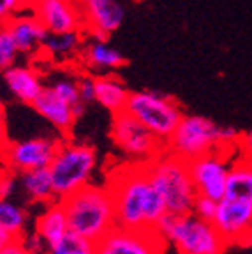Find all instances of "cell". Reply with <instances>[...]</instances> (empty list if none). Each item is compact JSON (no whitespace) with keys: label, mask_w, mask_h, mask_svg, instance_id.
Masks as SVG:
<instances>
[{"label":"cell","mask_w":252,"mask_h":254,"mask_svg":"<svg viewBox=\"0 0 252 254\" xmlns=\"http://www.w3.org/2000/svg\"><path fill=\"white\" fill-rule=\"evenodd\" d=\"M111 190L117 226L126 230H152L164 217L166 205L150 180L145 164H136L115 173Z\"/></svg>","instance_id":"6da1fadb"},{"label":"cell","mask_w":252,"mask_h":254,"mask_svg":"<svg viewBox=\"0 0 252 254\" xmlns=\"http://www.w3.org/2000/svg\"><path fill=\"white\" fill-rule=\"evenodd\" d=\"M59 201L65 210L69 230L92 242H99L117 228L113 194L108 187L87 184Z\"/></svg>","instance_id":"7a4b0ae2"},{"label":"cell","mask_w":252,"mask_h":254,"mask_svg":"<svg viewBox=\"0 0 252 254\" xmlns=\"http://www.w3.org/2000/svg\"><path fill=\"white\" fill-rule=\"evenodd\" d=\"M150 180L159 190L171 215L190 214L196 203L197 192L189 171V161L164 150L145 163Z\"/></svg>","instance_id":"3957f363"},{"label":"cell","mask_w":252,"mask_h":254,"mask_svg":"<svg viewBox=\"0 0 252 254\" xmlns=\"http://www.w3.org/2000/svg\"><path fill=\"white\" fill-rule=\"evenodd\" d=\"M157 230L166 242L171 244L178 254H224L226 240L217 231L212 221L190 214H166L159 221Z\"/></svg>","instance_id":"277c9868"},{"label":"cell","mask_w":252,"mask_h":254,"mask_svg":"<svg viewBox=\"0 0 252 254\" xmlns=\"http://www.w3.org/2000/svg\"><path fill=\"white\" fill-rule=\"evenodd\" d=\"M95 164L97 155L90 145L62 139L55 157L48 166L57 199L65 198L90 184Z\"/></svg>","instance_id":"5b68a950"},{"label":"cell","mask_w":252,"mask_h":254,"mask_svg":"<svg viewBox=\"0 0 252 254\" xmlns=\"http://www.w3.org/2000/svg\"><path fill=\"white\" fill-rule=\"evenodd\" d=\"M126 110L161 141H168L184 117L177 99L155 90L130 92Z\"/></svg>","instance_id":"8992f818"},{"label":"cell","mask_w":252,"mask_h":254,"mask_svg":"<svg viewBox=\"0 0 252 254\" xmlns=\"http://www.w3.org/2000/svg\"><path fill=\"white\" fill-rule=\"evenodd\" d=\"M166 150L192 161L219 148V124L201 115H184L173 134L164 143Z\"/></svg>","instance_id":"52a82bcc"},{"label":"cell","mask_w":252,"mask_h":254,"mask_svg":"<svg viewBox=\"0 0 252 254\" xmlns=\"http://www.w3.org/2000/svg\"><path fill=\"white\" fill-rule=\"evenodd\" d=\"M110 136L113 139L115 147L119 148L124 155L141 164L148 163L154 157H157L161 152L166 150L164 141H161L157 136L152 134L127 110L119 111L113 115Z\"/></svg>","instance_id":"ba28073f"},{"label":"cell","mask_w":252,"mask_h":254,"mask_svg":"<svg viewBox=\"0 0 252 254\" xmlns=\"http://www.w3.org/2000/svg\"><path fill=\"white\" fill-rule=\"evenodd\" d=\"M59 138L52 136H37V138H27L20 141H7L5 147L0 150L7 168L14 173L37 170V168H48L53 161L59 148Z\"/></svg>","instance_id":"9c48e42d"},{"label":"cell","mask_w":252,"mask_h":254,"mask_svg":"<svg viewBox=\"0 0 252 254\" xmlns=\"http://www.w3.org/2000/svg\"><path fill=\"white\" fill-rule=\"evenodd\" d=\"M168 246L157 228L152 230H126L113 228L95 242L94 254H162Z\"/></svg>","instance_id":"30bf717a"},{"label":"cell","mask_w":252,"mask_h":254,"mask_svg":"<svg viewBox=\"0 0 252 254\" xmlns=\"http://www.w3.org/2000/svg\"><path fill=\"white\" fill-rule=\"evenodd\" d=\"M212 222L226 244H242L252 238V198L224 194L217 201Z\"/></svg>","instance_id":"8fae6325"},{"label":"cell","mask_w":252,"mask_h":254,"mask_svg":"<svg viewBox=\"0 0 252 254\" xmlns=\"http://www.w3.org/2000/svg\"><path fill=\"white\" fill-rule=\"evenodd\" d=\"M228 150H212L189 161V171L197 196H205L213 201L224 196L231 164L226 157Z\"/></svg>","instance_id":"7c38bea8"},{"label":"cell","mask_w":252,"mask_h":254,"mask_svg":"<svg viewBox=\"0 0 252 254\" xmlns=\"http://www.w3.org/2000/svg\"><path fill=\"white\" fill-rule=\"evenodd\" d=\"M83 16V28L92 37H108L124 23L126 9L119 0H78Z\"/></svg>","instance_id":"4fadbf2b"},{"label":"cell","mask_w":252,"mask_h":254,"mask_svg":"<svg viewBox=\"0 0 252 254\" xmlns=\"http://www.w3.org/2000/svg\"><path fill=\"white\" fill-rule=\"evenodd\" d=\"M28 7L48 32L83 30L78 0H32Z\"/></svg>","instance_id":"5bb4252c"},{"label":"cell","mask_w":252,"mask_h":254,"mask_svg":"<svg viewBox=\"0 0 252 254\" xmlns=\"http://www.w3.org/2000/svg\"><path fill=\"white\" fill-rule=\"evenodd\" d=\"M30 106L62 134H69L76 119H78L74 113V108L69 103H65L62 97H59L48 85H44L43 92L34 99Z\"/></svg>","instance_id":"9a60e30c"},{"label":"cell","mask_w":252,"mask_h":254,"mask_svg":"<svg viewBox=\"0 0 252 254\" xmlns=\"http://www.w3.org/2000/svg\"><path fill=\"white\" fill-rule=\"evenodd\" d=\"M5 30L11 34L21 55L28 57L41 52V44H43V39L48 32L32 11L30 14L18 12L16 16H12L11 20L5 23Z\"/></svg>","instance_id":"2e32d148"},{"label":"cell","mask_w":252,"mask_h":254,"mask_svg":"<svg viewBox=\"0 0 252 254\" xmlns=\"http://www.w3.org/2000/svg\"><path fill=\"white\" fill-rule=\"evenodd\" d=\"M2 74L4 85L11 95L25 104H32L37 95L43 92L44 81L41 78V72L32 65H20L14 64L9 69H5Z\"/></svg>","instance_id":"e0dca14e"},{"label":"cell","mask_w":252,"mask_h":254,"mask_svg":"<svg viewBox=\"0 0 252 254\" xmlns=\"http://www.w3.org/2000/svg\"><path fill=\"white\" fill-rule=\"evenodd\" d=\"M81 60L90 71H117L127 64V59L117 48L110 46L108 39L92 37L83 43Z\"/></svg>","instance_id":"ac0fdd59"},{"label":"cell","mask_w":252,"mask_h":254,"mask_svg":"<svg viewBox=\"0 0 252 254\" xmlns=\"http://www.w3.org/2000/svg\"><path fill=\"white\" fill-rule=\"evenodd\" d=\"M95 87V103H99L110 113L124 111L127 106L130 92L127 90L126 83L115 74H99L94 76Z\"/></svg>","instance_id":"d6986e66"},{"label":"cell","mask_w":252,"mask_h":254,"mask_svg":"<svg viewBox=\"0 0 252 254\" xmlns=\"http://www.w3.org/2000/svg\"><path fill=\"white\" fill-rule=\"evenodd\" d=\"M18 180H20L21 192L25 194V198H28V201L43 203V205L57 201L48 168H37V170L18 173Z\"/></svg>","instance_id":"ffe728a7"},{"label":"cell","mask_w":252,"mask_h":254,"mask_svg":"<svg viewBox=\"0 0 252 254\" xmlns=\"http://www.w3.org/2000/svg\"><path fill=\"white\" fill-rule=\"evenodd\" d=\"M81 30L72 32H46L41 44V52L52 60H69L81 50Z\"/></svg>","instance_id":"44dd1931"},{"label":"cell","mask_w":252,"mask_h":254,"mask_svg":"<svg viewBox=\"0 0 252 254\" xmlns=\"http://www.w3.org/2000/svg\"><path fill=\"white\" fill-rule=\"evenodd\" d=\"M34 230L46 240L48 246L55 244L57 240L63 237L69 231L67 224V215L60 201H53L46 205L44 212L36 219V228Z\"/></svg>","instance_id":"7402d4cb"},{"label":"cell","mask_w":252,"mask_h":254,"mask_svg":"<svg viewBox=\"0 0 252 254\" xmlns=\"http://www.w3.org/2000/svg\"><path fill=\"white\" fill-rule=\"evenodd\" d=\"M28 212L11 198H0V231L9 238L23 237L27 228Z\"/></svg>","instance_id":"603a6c76"},{"label":"cell","mask_w":252,"mask_h":254,"mask_svg":"<svg viewBox=\"0 0 252 254\" xmlns=\"http://www.w3.org/2000/svg\"><path fill=\"white\" fill-rule=\"evenodd\" d=\"M48 87L52 88L59 97H62L65 103H69L72 108H74V113L78 119L85 113L87 104L83 103L81 97H79L78 76H71V74L57 76L52 83H48Z\"/></svg>","instance_id":"cb8c5ba5"},{"label":"cell","mask_w":252,"mask_h":254,"mask_svg":"<svg viewBox=\"0 0 252 254\" xmlns=\"http://www.w3.org/2000/svg\"><path fill=\"white\" fill-rule=\"evenodd\" d=\"M95 242L74 231H67L60 240L48 246V254H94Z\"/></svg>","instance_id":"d4e9b609"},{"label":"cell","mask_w":252,"mask_h":254,"mask_svg":"<svg viewBox=\"0 0 252 254\" xmlns=\"http://www.w3.org/2000/svg\"><path fill=\"white\" fill-rule=\"evenodd\" d=\"M20 50L14 44V39L11 37L7 30H2L0 34V72H4L5 69H9L11 65H14L18 62V57H20Z\"/></svg>","instance_id":"484cf974"},{"label":"cell","mask_w":252,"mask_h":254,"mask_svg":"<svg viewBox=\"0 0 252 254\" xmlns=\"http://www.w3.org/2000/svg\"><path fill=\"white\" fill-rule=\"evenodd\" d=\"M25 7H28V0H0V21L7 23Z\"/></svg>","instance_id":"4316f807"},{"label":"cell","mask_w":252,"mask_h":254,"mask_svg":"<svg viewBox=\"0 0 252 254\" xmlns=\"http://www.w3.org/2000/svg\"><path fill=\"white\" fill-rule=\"evenodd\" d=\"M215 210H217V201H213V199H210V198H205V196H197L196 198L192 212L197 217L205 219V221H213Z\"/></svg>","instance_id":"83f0119b"},{"label":"cell","mask_w":252,"mask_h":254,"mask_svg":"<svg viewBox=\"0 0 252 254\" xmlns=\"http://www.w3.org/2000/svg\"><path fill=\"white\" fill-rule=\"evenodd\" d=\"M20 189V180L14 171L0 173V198H12L16 190Z\"/></svg>","instance_id":"f1b7e54d"},{"label":"cell","mask_w":252,"mask_h":254,"mask_svg":"<svg viewBox=\"0 0 252 254\" xmlns=\"http://www.w3.org/2000/svg\"><path fill=\"white\" fill-rule=\"evenodd\" d=\"M78 88L79 97L85 104L95 103V87H94V76L90 74H78Z\"/></svg>","instance_id":"f546056e"},{"label":"cell","mask_w":252,"mask_h":254,"mask_svg":"<svg viewBox=\"0 0 252 254\" xmlns=\"http://www.w3.org/2000/svg\"><path fill=\"white\" fill-rule=\"evenodd\" d=\"M21 240H23L25 247H27L28 251H30L32 254H48V244L46 240H44L43 237H41L39 233H37L36 230L32 231V233H23V237H21Z\"/></svg>","instance_id":"4dcf8cb0"},{"label":"cell","mask_w":252,"mask_h":254,"mask_svg":"<svg viewBox=\"0 0 252 254\" xmlns=\"http://www.w3.org/2000/svg\"><path fill=\"white\" fill-rule=\"evenodd\" d=\"M0 254H32V253L25 247L21 237H18V238H9L7 242L4 244V247L0 249Z\"/></svg>","instance_id":"1f68e13d"},{"label":"cell","mask_w":252,"mask_h":254,"mask_svg":"<svg viewBox=\"0 0 252 254\" xmlns=\"http://www.w3.org/2000/svg\"><path fill=\"white\" fill-rule=\"evenodd\" d=\"M238 148L242 150L245 159L252 161V129L249 132L240 136V141H238Z\"/></svg>","instance_id":"d6a6232c"},{"label":"cell","mask_w":252,"mask_h":254,"mask_svg":"<svg viewBox=\"0 0 252 254\" xmlns=\"http://www.w3.org/2000/svg\"><path fill=\"white\" fill-rule=\"evenodd\" d=\"M5 143H7L5 139V106L0 101V150L5 147Z\"/></svg>","instance_id":"836d02e7"},{"label":"cell","mask_w":252,"mask_h":254,"mask_svg":"<svg viewBox=\"0 0 252 254\" xmlns=\"http://www.w3.org/2000/svg\"><path fill=\"white\" fill-rule=\"evenodd\" d=\"M9 240V237L5 233H2V231H0V249H2V247H4V244L7 242Z\"/></svg>","instance_id":"e575fe53"},{"label":"cell","mask_w":252,"mask_h":254,"mask_svg":"<svg viewBox=\"0 0 252 254\" xmlns=\"http://www.w3.org/2000/svg\"><path fill=\"white\" fill-rule=\"evenodd\" d=\"M5 28V23H2V21H0V34H2V30H4Z\"/></svg>","instance_id":"d590c367"},{"label":"cell","mask_w":252,"mask_h":254,"mask_svg":"<svg viewBox=\"0 0 252 254\" xmlns=\"http://www.w3.org/2000/svg\"><path fill=\"white\" fill-rule=\"evenodd\" d=\"M28 2H32V0H28Z\"/></svg>","instance_id":"8d00e7d4"}]
</instances>
